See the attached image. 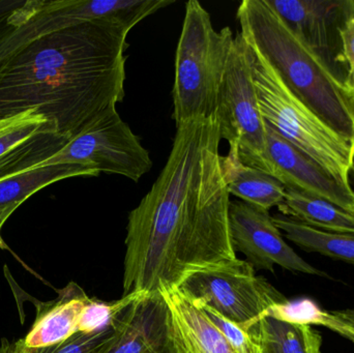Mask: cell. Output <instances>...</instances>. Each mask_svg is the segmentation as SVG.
Returning <instances> with one entry per match:
<instances>
[{"label":"cell","instance_id":"6da1fadb","mask_svg":"<svg viewBox=\"0 0 354 353\" xmlns=\"http://www.w3.org/2000/svg\"><path fill=\"white\" fill-rule=\"evenodd\" d=\"M216 114L176 126L159 178L131 211L122 296L170 292L189 274L236 260Z\"/></svg>","mask_w":354,"mask_h":353},{"label":"cell","instance_id":"7a4b0ae2","mask_svg":"<svg viewBox=\"0 0 354 353\" xmlns=\"http://www.w3.org/2000/svg\"><path fill=\"white\" fill-rule=\"evenodd\" d=\"M114 20L73 25L29 41L0 62V120L33 111L72 139L124 97L127 37Z\"/></svg>","mask_w":354,"mask_h":353},{"label":"cell","instance_id":"3957f363","mask_svg":"<svg viewBox=\"0 0 354 353\" xmlns=\"http://www.w3.org/2000/svg\"><path fill=\"white\" fill-rule=\"evenodd\" d=\"M236 18L243 39L258 50L286 86L330 128L354 139V95L337 80L266 0H243Z\"/></svg>","mask_w":354,"mask_h":353},{"label":"cell","instance_id":"277c9868","mask_svg":"<svg viewBox=\"0 0 354 353\" xmlns=\"http://www.w3.org/2000/svg\"><path fill=\"white\" fill-rule=\"evenodd\" d=\"M248 47L254 86L266 124L337 182L353 189L349 174L354 164V139L330 128L286 86L256 48L250 44Z\"/></svg>","mask_w":354,"mask_h":353},{"label":"cell","instance_id":"5b68a950","mask_svg":"<svg viewBox=\"0 0 354 353\" xmlns=\"http://www.w3.org/2000/svg\"><path fill=\"white\" fill-rule=\"evenodd\" d=\"M234 37L230 27L216 30L209 12L199 1L187 2L172 90L176 126L216 114Z\"/></svg>","mask_w":354,"mask_h":353},{"label":"cell","instance_id":"8992f818","mask_svg":"<svg viewBox=\"0 0 354 353\" xmlns=\"http://www.w3.org/2000/svg\"><path fill=\"white\" fill-rule=\"evenodd\" d=\"M216 116L221 138L229 143L228 155L270 174L266 124L254 86L249 47L239 32L227 62Z\"/></svg>","mask_w":354,"mask_h":353},{"label":"cell","instance_id":"52a82bcc","mask_svg":"<svg viewBox=\"0 0 354 353\" xmlns=\"http://www.w3.org/2000/svg\"><path fill=\"white\" fill-rule=\"evenodd\" d=\"M198 308H207L249 332L266 311L286 298L247 260L207 267L187 275L176 288Z\"/></svg>","mask_w":354,"mask_h":353},{"label":"cell","instance_id":"ba28073f","mask_svg":"<svg viewBox=\"0 0 354 353\" xmlns=\"http://www.w3.org/2000/svg\"><path fill=\"white\" fill-rule=\"evenodd\" d=\"M53 164H75L97 174H118L135 182L153 167L149 151L116 109L110 110L70 139L43 166Z\"/></svg>","mask_w":354,"mask_h":353},{"label":"cell","instance_id":"9c48e42d","mask_svg":"<svg viewBox=\"0 0 354 353\" xmlns=\"http://www.w3.org/2000/svg\"><path fill=\"white\" fill-rule=\"evenodd\" d=\"M295 35L346 86L348 66L341 29L354 17V0H266Z\"/></svg>","mask_w":354,"mask_h":353},{"label":"cell","instance_id":"30bf717a","mask_svg":"<svg viewBox=\"0 0 354 353\" xmlns=\"http://www.w3.org/2000/svg\"><path fill=\"white\" fill-rule=\"evenodd\" d=\"M229 227L235 252H241L254 269L272 271L276 265L287 271L328 278L312 267L283 238L270 213L243 201L230 203Z\"/></svg>","mask_w":354,"mask_h":353},{"label":"cell","instance_id":"8fae6325","mask_svg":"<svg viewBox=\"0 0 354 353\" xmlns=\"http://www.w3.org/2000/svg\"><path fill=\"white\" fill-rule=\"evenodd\" d=\"M114 335L100 353H181L164 294H140L113 321Z\"/></svg>","mask_w":354,"mask_h":353},{"label":"cell","instance_id":"7c38bea8","mask_svg":"<svg viewBox=\"0 0 354 353\" xmlns=\"http://www.w3.org/2000/svg\"><path fill=\"white\" fill-rule=\"evenodd\" d=\"M270 175L286 188L330 201L354 215V193L337 182L315 162L295 149L266 124Z\"/></svg>","mask_w":354,"mask_h":353},{"label":"cell","instance_id":"4fadbf2b","mask_svg":"<svg viewBox=\"0 0 354 353\" xmlns=\"http://www.w3.org/2000/svg\"><path fill=\"white\" fill-rule=\"evenodd\" d=\"M91 298L78 284L71 282L49 304H41L30 331L19 340L29 348L45 347L66 341L79 333L83 310Z\"/></svg>","mask_w":354,"mask_h":353},{"label":"cell","instance_id":"5bb4252c","mask_svg":"<svg viewBox=\"0 0 354 353\" xmlns=\"http://www.w3.org/2000/svg\"><path fill=\"white\" fill-rule=\"evenodd\" d=\"M181 353H237L201 309L178 290L164 292Z\"/></svg>","mask_w":354,"mask_h":353},{"label":"cell","instance_id":"9a60e30c","mask_svg":"<svg viewBox=\"0 0 354 353\" xmlns=\"http://www.w3.org/2000/svg\"><path fill=\"white\" fill-rule=\"evenodd\" d=\"M223 164L230 195L266 211L282 204L286 187L274 176L243 165L230 155L223 157Z\"/></svg>","mask_w":354,"mask_h":353},{"label":"cell","instance_id":"2e32d148","mask_svg":"<svg viewBox=\"0 0 354 353\" xmlns=\"http://www.w3.org/2000/svg\"><path fill=\"white\" fill-rule=\"evenodd\" d=\"M93 170L75 164H53L39 166L0 180V211L12 213L45 187L76 176H97Z\"/></svg>","mask_w":354,"mask_h":353},{"label":"cell","instance_id":"e0dca14e","mask_svg":"<svg viewBox=\"0 0 354 353\" xmlns=\"http://www.w3.org/2000/svg\"><path fill=\"white\" fill-rule=\"evenodd\" d=\"M283 216L316 229L354 234V215L330 201L286 188L284 201L279 207Z\"/></svg>","mask_w":354,"mask_h":353},{"label":"cell","instance_id":"ac0fdd59","mask_svg":"<svg viewBox=\"0 0 354 353\" xmlns=\"http://www.w3.org/2000/svg\"><path fill=\"white\" fill-rule=\"evenodd\" d=\"M248 333L261 353H322V338L310 325H293L262 316Z\"/></svg>","mask_w":354,"mask_h":353},{"label":"cell","instance_id":"d6986e66","mask_svg":"<svg viewBox=\"0 0 354 353\" xmlns=\"http://www.w3.org/2000/svg\"><path fill=\"white\" fill-rule=\"evenodd\" d=\"M287 240L301 250L317 253L354 265V234L338 233L310 227L286 216L272 217Z\"/></svg>","mask_w":354,"mask_h":353},{"label":"cell","instance_id":"ffe728a7","mask_svg":"<svg viewBox=\"0 0 354 353\" xmlns=\"http://www.w3.org/2000/svg\"><path fill=\"white\" fill-rule=\"evenodd\" d=\"M70 139L55 130H44L29 137L0 158V180L43 166L53 158Z\"/></svg>","mask_w":354,"mask_h":353},{"label":"cell","instance_id":"44dd1931","mask_svg":"<svg viewBox=\"0 0 354 353\" xmlns=\"http://www.w3.org/2000/svg\"><path fill=\"white\" fill-rule=\"evenodd\" d=\"M49 128L57 132L53 122L33 111L0 120V158L29 137Z\"/></svg>","mask_w":354,"mask_h":353},{"label":"cell","instance_id":"7402d4cb","mask_svg":"<svg viewBox=\"0 0 354 353\" xmlns=\"http://www.w3.org/2000/svg\"><path fill=\"white\" fill-rule=\"evenodd\" d=\"M113 335V325H111L95 333H77L66 341L45 347L29 348L18 341L10 344V353H100Z\"/></svg>","mask_w":354,"mask_h":353},{"label":"cell","instance_id":"603a6c76","mask_svg":"<svg viewBox=\"0 0 354 353\" xmlns=\"http://www.w3.org/2000/svg\"><path fill=\"white\" fill-rule=\"evenodd\" d=\"M140 294H142L122 296L120 300L112 303L91 298L83 310L79 323V333H95L111 327L116 316Z\"/></svg>","mask_w":354,"mask_h":353},{"label":"cell","instance_id":"cb8c5ba5","mask_svg":"<svg viewBox=\"0 0 354 353\" xmlns=\"http://www.w3.org/2000/svg\"><path fill=\"white\" fill-rule=\"evenodd\" d=\"M324 311L313 300L301 298L297 300H284L270 306L264 315L278 321L293 325L319 327ZM263 315V316H264Z\"/></svg>","mask_w":354,"mask_h":353},{"label":"cell","instance_id":"d4e9b609","mask_svg":"<svg viewBox=\"0 0 354 353\" xmlns=\"http://www.w3.org/2000/svg\"><path fill=\"white\" fill-rule=\"evenodd\" d=\"M205 313L209 321L222 332L223 335L228 340L235 352L237 353H261L259 345L251 334L241 329L239 325L223 318L214 311L207 308H199Z\"/></svg>","mask_w":354,"mask_h":353},{"label":"cell","instance_id":"484cf974","mask_svg":"<svg viewBox=\"0 0 354 353\" xmlns=\"http://www.w3.org/2000/svg\"><path fill=\"white\" fill-rule=\"evenodd\" d=\"M319 327H324L354 343V309L353 310L324 311Z\"/></svg>","mask_w":354,"mask_h":353},{"label":"cell","instance_id":"4316f807","mask_svg":"<svg viewBox=\"0 0 354 353\" xmlns=\"http://www.w3.org/2000/svg\"><path fill=\"white\" fill-rule=\"evenodd\" d=\"M341 41H342L343 55L348 66L349 73L354 66V17L347 21L346 24L341 29Z\"/></svg>","mask_w":354,"mask_h":353},{"label":"cell","instance_id":"83f0119b","mask_svg":"<svg viewBox=\"0 0 354 353\" xmlns=\"http://www.w3.org/2000/svg\"><path fill=\"white\" fill-rule=\"evenodd\" d=\"M20 1H0V29L6 24L10 15L12 14Z\"/></svg>","mask_w":354,"mask_h":353},{"label":"cell","instance_id":"f1b7e54d","mask_svg":"<svg viewBox=\"0 0 354 353\" xmlns=\"http://www.w3.org/2000/svg\"><path fill=\"white\" fill-rule=\"evenodd\" d=\"M10 218V216L6 215V213H2V211H0V249H3V250H6V249H8V245L4 242L3 238H2L1 236V229L2 226H3V224L6 223V220Z\"/></svg>","mask_w":354,"mask_h":353},{"label":"cell","instance_id":"f546056e","mask_svg":"<svg viewBox=\"0 0 354 353\" xmlns=\"http://www.w3.org/2000/svg\"><path fill=\"white\" fill-rule=\"evenodd\" d=\"M349 180H351V186L353 188L354 193V164L353 169H351V174H349Z\"/></svg>","mask_w":354,"mask_h":353},{"label":"cell","instance_id":"4dcf8cb0","mask_svg":"<svg viewBox=\"0 0 354 353\" xmlns=\"http://www.w3.org/2000/svg\"><path fill=\"white\" fill-rule=\"evenodd\" d=\"M353 95H354V91H353Z\"/></svg>","mask_w":354,"mask_h":353}]
</instances>
